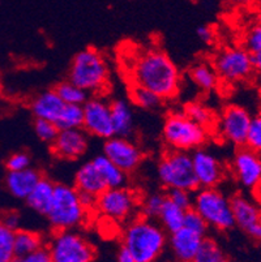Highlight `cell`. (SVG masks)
Returning a JSON list of instances; mask_svg holds the SVG:
<instances>
[{"label": "cell", "instance_id": "1", "mask_svg": "<svg viewBox=\"0 0 261 262\" xmlns=\"http://www.w3.org/2000/svg\"><path fill=\"white\" fill-rule=\"evenodd\" d=\"M133 85L147 88L162 99L175 97L180 86V73L175 63L161 50L143 51L132 64Z\"/></svg>", "mask_w": 261, "mask_h": 262}, {"label": "cell", "instance_id": "2", "mask_svg": "<svg viewBox=\"0 0 261 262\" xmlns=\"http://www.w3.org/2000/svg\"><path fill=\"white\" fill-rule=\"evenodd\" d=\"M166 244V231L147 216L131 221L122 235V245L131 252L136 262H155L162 256Z\"/></svg>", "mask_w": 261, "mask_h": 262}, {"label": "cell", "instance_id": "3", "mask_svg": "<svg viewBox=\"0 0 261 262\" xmlns=\"http://www.w3.org/2000/svg\"><path fill=\"white\" fill-rule=\"evenodd\" d=\"M68 80L88 93H101L106 89L110 70L104 55L92 47L76 54L69 67Z\"/></svg>", "mask_w": 261, "mask_h": 262}, {"label": "cell", "instance_id": "4", "mask_svg": "<svg viewBox=\"0 0 261 262\" xmlns=\"http://www.w3.org/2000/svg\"><path fill=\"white\" fill-rule=\"evenodd\" d=\"M88 210L81 204L80 193L75 187L55 184L54 196L45 216L55 231L75 230L85 222Z\"/></svg>", "mask_w": 261, "mask_h": 262}, {"label": "cell", "instance_id": "5", "mask_svg": "<svg viewBox=\"0 0 261 262\" xmlns=\"http://www.w3.org/2000/svg\"><path fill=\"white\" fill-rule=\"evenodd\" d=\"M162 136L172 150L190 151L205 144L208 129L196 124L184 113H172L165 120Z\"/></svg>", "mask_w": 261, "mask_h": 262}, {"label": "cell", "instance_id": "6", "mask_svg": "<svg viewBox=\"0 0 261 262\" xmlns=\"http://www.w3.org/2000/svg\"><path fill=\"white\" fill-rule=\"evenodd\" d=\"M192 209L204 218L208 227L227 231L235 226L230 200L217 188H200L193 196Z\"/></svg>", "mask_w": 261, "mask_h": 262}, {"label": "cell", "instance_id": "7", "mask_svg": "<svg viewBox=\"0 0 261 262\" xmlns=\"http://www.w3.org/2000/svg\"><path fill=\"white\" fill-rule=\"evenodd\" d=\"M158 179L167 189H184L193 192L198 188L193 172L192 157L187 151L171 150L158 162Z\"/></svg>", "mask_w": 261, "mask_h": 262}, {"label": "cell", "instance_id": "8", "mask_svg": "<svg viewBox=\"0 0 261 262\" xmlns=\"http://www.w3.org/2000/svg\"><path fill=\"white\" fill-rule=\"evenodd\" d=\"M46 247L52 262H93L95 258L94 247L76 230L56 231Z\"/></svg>", "mask_w": 261, "mask_h": 262}, {"label": "cell", "instance_id": "9", "mask_svg": "<svg viewBox=\"0 0 261 262\" xmlns=\"http://www.w3.org/2000/svg\"><path fill=\"white\" fill-rule=\"evenodd\" d=\"M213 68L226 82H240L253 75L252 54L244 47H226L214 56Z\"/></svg>", "mask_w": 261, "mask_h": 262}, {"label": "cell", "instance_id": "10", "mask_svg": "<svg viewBox=\"0 0 261 262\" xmlns=\"http://www.w3.org/2000/svg\"><path fill=\"white\" fill-rule=\"evenodd\" d=\"M140 202L137 194L128 188H107L97 197L94 209L111 221L124 222L135 214Z\"/></svg>", "mask_w": 261, "mask_h": 262}, {"label": "cell", "instance_id": "11", "mask_svg": "<svg viewBox=\"0 0 261 262\" xmlns=\"http://www.w3.org/2000/svg\"><path fill=\"white\" fill-rule=\"evenodd\" d=\"M251 119L252 116L244 107L236 104L227 106L217 121L219 135L235 146H246Z\"/></svg>", "mask_w": 261, "mask_h": 262}, {"label": "cell", "instance_id": "12", "mask_svg": "<svg viewBox=\"0 0 261 262\" xmlns=\"http://www.w3.org/2000/svg\"><path fill=\"white\" fill-rule=\"evenodd\" d=\"M83 128L86 133L107 140L115 136L109 102L99 97L89 98L83 104Z\"/></svg>", "mask_w": 261, "mask_h": 262}, {"label": "cell", "instance_id": "13", "mask_svg": "<svg viewBox=\"0 0 261 262\" xmlns=\"http://www.w3.org/2000/svg\"><path fill=\"white\" fill-rule=\"evenodd\" d=\"M104 156L126 173L135 171L144 159L143 150L132 140L122 136H112L105 141Z\"/></svg>", "mask_w": 261, "mask_h": 262}, {"label": "cell", "instance_id": "14", "mask_svg": "<svg viewBox=\"0 0 261 262\" xmlns=\"http://www.w3.org/2000/svg\"><path fill=\"white\" fill-rule=\"evenodd\" d=\"M231 170L242 187L256 189L261 185V157L247 146H242L236 151Z\"/></svg>", "mask_w": 261, "mask_h": 262}, {"label": "cell", "instance_id": "15", "mask_svg": "<svg viewBox=\"0 0 261 262\" xmlns=\"http://www.w3.org/2000/svg\"><path fill=\"white\" fill-rule=\"evenodd\" d=\"M193 172L198 188H217L225 179V167L214 154L205 149H196L192 154Z\"/></svg>", "mask_w": 261, "mask_h": 262}, {"label": "cell", "instance_id": "16", "mask_svg": "<svg viewBox=\"0 0 261 262\" xmlns=\"http://www.w3.org/2000/svg\"><path fill=\"white\" fill-rule=\"evenodd\" d=\"M88 146H89L88 135L81 128L59 129L56 139L51 144V150L57 158L75 161L86 153Z\"/></svg>", "mask_w": 261, "mask_h": 262}, {"label": "cell", "instance_id": "17", "mask_svg": "<svg viewBox=\"0 0 261 262\" xmlns=\"http://www.w3.org/2000/svg\"><path fill=\"white\" fill-rule=\"evenodd\" d=\"M203 240H204V236H201L188 228L182 227L175 232L170 233L169 243L176 261L192 262L193 257L200 249Z\"/></svg>", "mask_w": 261, "mask_h": 262}, {"label": "cell", "instance_id": "18", "mask_svg": "<svg viewBox=\"0 0 261 262\" xmlns=\"http://www.w3.org/2000/svg\"><path fill=\"white\" fill-rule=\"evenodd\" d=\"M41 178L42 175L39 171L28 167L20 171H8L4 183H6L7 190L13 199L26 200Z\"/></svg>", "mask_w": 261, "mask_h": 262}, {"label": "cell", "instance_id": "19", "mask_svg": "<svg viewBox=\"0 0 261 262\" xmlns=\"http://www.w3.org/2000/svg\"><path fill=\"white\" fill-rule=\"evenodd\" d=\"M64 103L55 90H46L35 95L30 102V110L35 119H45L56 123L63 111Z\"/></svg>", "mask_w": 261, "mask_h": 262}, {"label": "cell", "instance_id": "20", "mask_svg": "<svg viewBox=\"0 0 261 262\" xmlns=\"http://www.w3.org/2000/svg\"><path fill=\"white\" fill-rule=\"evenodd\" d=\"M75 188L80 193H88L95 197L107 189L106 184L92 161L84 163L77 170L75 175Z\"/></svg>", "mask_w": 261, "mask_h": 262}, {"label": "cell", "instance_id": "21", "mask_svg": "<svg viewBox=\"0 0 261 262\" xmlns=\"http://www.w3.org/2000/svg\"><path fill=\"white\" fill-rule=\"evenodd\" d=\"M235 226L247 231L252 225L261 219V210L257 205L244 196H234L230 200Z\"/></svg>", "mask_w": 261, "mask_h": 262}, {"label": "cell", "instance_id": "22", "mask_svg": "<svg viewBox=\"0 0 261 262\" xmlns=\"http://www.w3.org/2000/svg\"><path fill=\"white\" fill-rule=\"evenodd\" d=\"M110 110L115 136L128 137L133 132V111L129 103L123 99H116L110 103Z\"/></svg>", "mask_w": 261, "mask_h": 262}, {"label": "cell", "instance_id": "23", "mask_svg": "<svg viewBox=\"0 0 261 262\" xmlns=\"http://www.w3.org/2000/svg\"><path fill=\"white\" fill-rule=\"evenodd\" d=\"M54 183L50 179L42 176L34 189L32 190V193L25 200L29 208L35 213L41 214V215H46L50 205H51L52 196H54Z\"/></svg>", "mask_w": 261, "mask_h": 262}, {"label": "cell", "instance_id": "24", "mask_svg": "<svg viewBox=\"0 0 261 262\" xmlns=\"http://www.w3.org/2000/svg\"><path fill=\"white\" fill-rule=\"evenodd\" d=\"M92 162L107 188L126 187L127 173L123 170H121L116 164L112 163L106 156H104V154L97 156L92 159Z\"/></svg>", "mask_w": 261, "mask_h": 262}, {"label": "cell", "instance_id": "25", "mask_svg": "<svg viewBox=\"0 0 261 262\" xmlns=\"http://www.w3.org/2000/svg\"><path fill=\"white\" fill-rule=\"evenodd\" d=\"M186 211L184 209L179 208L178 205L170 201L166 197V201L164 204L161 213L158 215V222L162 226L166 232L172 233L178 231L179 228L183 227L184 216H186Z\"/></svg>", "mask_w": 261, "mask_h": 262}, {"label": "cell", "instance_id": "26", "mask_svg": "<svg viewBox=\"0 0 261 262\" xmlns=\"http://www.w3.org/2000/svg\"><path fill=\"white\" fill-rule=\"evenodd\" d=\"M43 245H45V242H43L42 236L38 232L30 230H23V228H18L17 231H14L13 249L16 257L32 253V252L37 251L38 248L43 247Z\"/></svg>", "mask_w": 261, "mask_h": 262}, {"label": "cell", "instance_id": "27", "mask_svg": "<svg viewBox=\"0 0 261 262\" xmlns=\"http://www.w3.org/2000/svg\"><path fill=\"white\" fill-rule=\"evenodd\" d=\"M190 78L196 86L204 92L214 89L219 80L213 66L208 63H197L191 67Z\"/></svg>", "mask_w": 261, "mask_h": 262}, {"label": "cell", "instance_id": "28", "mask_svg": "<svg viewBox=\"0 0 261 262\" xmlns=\"http://www.w3.org/2000/svg\"><path fill=\"white\" fill-rule=\"evenodd\" d=\"M54 90L66 104H78V106H83L89 99V93L81 89L80 86L71 82L69 80L61 82Z\"/></svg>", "mask_w": 261, "mask_h": 262}, {"label": "cell", "instance_id": "29", "mask_svg": "<svg viewBox=\"0 0 261 262\" xmlns=\"http://www.w3.org/2000/svg\"><path fill=\"white\" fill-rule=\"evenodd\" d=\"M184 114L190 119H192L196 124L207 128L208 130L215 124V115L212 110L200 102H191L184 107Z\"/></svg>", "mask_w": 261, "mask_h": 262}, {"label": "cell", "instance_id": "30", "mask_svg": "<svg viewBox=\"0 0 261 262\" xmlns=\"http://www.w3.org/2000/svg\"><path fill=\"white\" fill-rule=\"evenodd\" d=\"M192 262H229V258L222 251L218 243L213 239L204 237L200 249L193 257Z\"/></svg>", "mask_w": 261, "mask_h": 262}, {"label": "cell", "instance_id": "31", "mask_svg": "<svg viewBox=\"0 0 261 262\" xmlns=\"http://www.w3.org/2000/svg\"><path fill=\"white\" fill-rule=\"evenodd\" d=\"M83 106H78V104H66L61 116H59V119H57L55 124H56L59 129H75V128H83Z\"/></svg>", "mask_w": 261, "mask_h": 262}, {"label": "cell", "instance_id": "32", "mask_svg": "<svg viewBox=\"0 0 261 262\" xmlns=\"http://www.w3.org/2000/svg\"><path fill=\"white\" fill-rule=\"evenodd\" d=\"M129 97L136 106L144 110H155L162 103L161 97H158L155 93L150 92L147 88L138 86V85H132L129 90Z\"/></svg>", "mask_w": 261, "mask_h": 262}, {"label": "cell", "instance_id": "33", "mask_svg": "<svg viewBox=\"0 0 261 262\" xmlns=\"http://www.w3.org/2000/svg\"><path fill=\"white\" fill-rule=\"evenodd\" d=\"M14 231L0 221V262H13L16 258L13 249Z\"/></svg>", "mask_w": 261, "mask_h": 262}, {"label": "cell", "instance_id": "34", "mask_svg": "<svg viewBox=\"0 0 261 262\" xmlns=\"http://www.w3.org/2000/svg\"><path fill=\"white\" fill-rule=\"evenodd\" d=\"M166 201V196L162 193H152L147 199L140 202V209L143 211V216L150 219H157L161 213L164 204Z\"/></svg>", "mask_w": 261, "mask_h": 262}, {"label": "cell", "instance_id": "35", "mask_svg": "<svg viewBox=\"0 0 261 262\" xmlns=\"http://www.w3.org/2000/svg\"><path fill=\"white\" fill-rule=\"evenodd\" d=\"M34 132L41 141L51 145L52 141L56 139L57 133H59V128H57V125L54 121L45 120V119H35Z\"/></svg>", "mask_w": 261, "mask_h": 262}, {"label": "cell", "instance_id": "36", "mask_svg": "<svg viewBox=\"0 0 261 262\" xmlns=\"http://www.w3.org/2000/svg\"><path fill=\"white\" fill-rule=\"evenodd\" d=\"M246 146L261 156V114L252 116V119H251Z\"/></svg>", "mask_w": 261, "mask_h": 262}, {"label": "cell", "instance_id": "37", "mask_svg": "<svg viewBox=\"0 0 261 262\" xmlns=\"http://www.w3.org/2000/svg\"><path fill=\"white\" fill-rule=\"evenodd\" d=\"M183 227L188 228V230L193 231V232L198 233L201 236H204L207 235L208 232V225L207 222L204 221V218L200 215L196 210H193L192 208L190 210L186 211V216H184V223Z\"/></svg>", "mask_w": 261, "mask_h": 262}, {"label": "cell", "instance_id": "38", "mask_svg": "<svg viewBox=\"0 0 261 262\" xmlns=\"http://www.w3.org/2000/svg\"><path fill=\"white\" fill-rule=\"evenodd\" d=\"M30 156L25 151H16L6 159L7 171H20L30 167Z\"/></svg>", "mask_w": 261, "mask_h": 262}, {"label": "cell", "instance_id": "39", "mask_svg": "<svg viewBox=\"0 0 261 262\" xmlns=\"http://www.w3.org/2000/svg\"><path fill=\"white\" fill-rule=\"evenodd\" d=\"M167 199L175 205H178L179 208L184 209V210H190L192 208L193 196L192 192L184 189H169V194Z\"/></svg>", "mask_w": 261, "mask_h": 262}, {"label": "cell", "instance_id": "40", "mask_svg": "<svg viewBox=\"0 0 261 262\" xmlns=\"http://www.w3.org/2000/svg\"><path fill=\"white\" fill-rule=\"evenodd\" d=\"M244 49L251 54L261 51V24H256L244 37Z\"/></svg>", "mask_w": 261, "mask_h": 262}, {"label": "cell", "instance_id": "41", "mask_svg": "<svg viewBox=\"0 0 261 262\" xmlns=\"http://www.w3.org/2000/svg\"><path fill=\"white\" fill-rule=\"evenodd\" d=\"M13 262H52L51 256H50L49 248L46 245L38 248L37 251L32 253L18 256L13 259Z\"/></svg>", "mask_w": 261, "mask_h": 262}, {"label": "cell", "instance_id": "42", "mask_svg": "<svg viewBox=\"0 0 261 262\" xmlns=\"http://www.w3.org/2000/svg\"><path fill=\"white\" fill-rule=\"evenodd\" d=\"M0 221H2L7 227L11 228V230L13 231H17L18 228H20L21 216L20 214L16 213V211H9V213H6L2 218H0Z\"/></svg>", "mask_w": 261, "mask_h": 262}, {"label": "cell", "instance_id": "43", "mask_svg": "<svg viewBox=\"0 0 261 262\" xmlns=\"http://www.w3.org/2000/svg\"><path fill=\"white\" fill-rule=\"evenodd\" d=\"M196 33H197L198 39L203 40L204 43H210L214 39V32L209 26H200Z\"/></svg>", "mask_w": 261, "mask_h": 262}, {"label": "cell", "instance_id": "44", "mask_svg": "<svg viewBox=\"0 0 261 262\" xmlns=\"http://www.w3.org/2000/svg\"><path fill=\"white\" fill-rule=\"evenodd\" d=\"M246 232L250 235L251 237H252L253 240H256V242H260L261 243V219L260 221H257V222L255 223V225L251 226L250 228H248Z\"/></svg>", "mask_w": 261, "mask_h": 262}, {"label": "cell", "instance_id": "45", "mask_svg": "<svg viewBox=\"0 0 261 262\" xmlns=\"http://www.w3.org/2000/svg\"><path fill=\"white\" fill-rule=\"evenodd\" d=\"M118 262H136V259L131 254V252L122 245L121 251L118 252Z\"/></svg>", "mask_w": 261, "mask_h": 262}, {"label": "cell", "instance_id": "46", "mask_svg": "<svg viewBox=\"0 0 261 262\" xmlns=\"http://www.w3.org/2000/svg\"><path fill=\"white\" fill-rule=\"evenodd\" d=\"M252 63H253V72L261 76V51L252 54Z\"/></svg>", "mask_w": 261, "mask_h": 262}, {"label": "cell", "instance_id": "47", "mask_svg": "<svg viewBox=\"0 0 261 262\" xmlns=\"http://www.w3.org/2000/svg\"><path fill=\"white\" fill-rule=\"evenodd\" d=\"M230 3H233V4H239V6H242V4H247L250 3L251 0H229Z\"/></svg>", "mask_w": 261, "mask_h": 262}, {"label": "cell", "instance_id": "48", "mask_svg": "<svg viewBox=\"0 0 261 262\" xmlns=\"http://www.w3.org/2000/svg\"><path fill=\"white\" fill-rule=\"evenodd\" d=\"M257 20H258V24H261V12L257 15Z\"/></svg>", "mask_w": 261, "mask_h": 262}, {"label": "cell", "instance_id": "49", "mask_svg": "<svg viewBox=\"0 0 261 262\" xmlns=\"http://www.w3.org/2000/svg\"><path fill=\"white\" fill-rule=\"evenodd\" d=\"M176 262H183V261H176Z\"/></svg>", "mask_w": 261, "mask_h": 262}]
</instances>
